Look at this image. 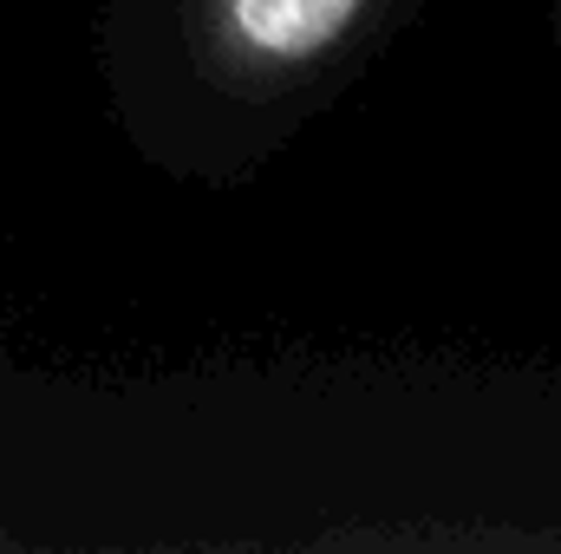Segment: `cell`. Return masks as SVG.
I'll return each instance as SVG.
<instances>
[{
  "label": "cell",
  "mask_w": 561,
  "mask_h": 554,
  "mask_svg": "<svg viewBox=\"0 0 561 554\" xmlns=\"http://www.w3.org/2000/svg\"><path fill=\"white\" fill-rule=\"evenodd\" d=\"M366 0H216V39L242 72H307L353 26Z\"/></svg>",
  "instance_id": "1"
}]
</instances>
